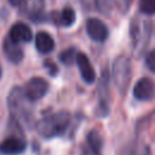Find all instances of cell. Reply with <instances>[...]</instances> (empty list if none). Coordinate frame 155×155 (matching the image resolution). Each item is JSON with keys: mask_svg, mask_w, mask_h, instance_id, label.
<instances>
[{"mask_svg": "<svg viewBox=\"0 0 155 155\" xmlns=\"http://www.w3.org/2000/svg\"><path fill=\"white\" fill-rule=\"evenodd\" d=\"M145 65L151 73H155V50H151L145 56Z\"/></svg>", "mask_w": 155, "mask_h": 155, "instance_id": "cell-20", "label": "cell"}, {"mask_svg": "<svg viewBox=\"0 0 155 155\" xmlns=\"http://www.w3.org/2000/svg\"><path fill=\"white\" fill-rule=\"evenodd\" d=\"M75 62L78 64V68H79L82 80L86 84H93L96 81V73H94V69H93L88 57L84 52H78Z\"/></svg>", "mask_w": 155, "mask_h": 155, "instance_id": "cell-10", "label": "cell"}, {"mask_svg": "<svg viewBox=\"0 0 155 155\" xmlns=\"http://www.w3.org/2000/svg\"><path fill=\"white\" fill-rule=\"evenodd\" d=\"M139 11L143 15H155V0H139Z\"/></svg>", "mask_w": 155, "mask_h": 155, "instance_id": "cell-19", "label": "cell"}, {"mask_svg": "<svg viewBox=\"0 0 155 155\" xmlns=\"http://www.w3.org/2000/svg\"><path fill=\"white\" fill-rule=\"evenodd\" d=\"M136 155H150L148 145H140L136 148Z\"/></svg>", "mask_w": 155, "mask_h": 155, "instance_id": "cell-23", "label": "cell"}, {"mask_svg": "<svg viewBox=\"0 0 155 155\" xmlns=\"http://www.w3.org/2000/svg\"><path fill=\"white\" fill-rule=\"evenodd\" d=\"M27 0H8L10 5L13 6V7H22L24 4H25Z\"/></svg>", "mask_w": 155, "mask_h": 155, "instance_id": "cell-24", "label": "cell"}, {"mask_svg": "<svg viewBox=\"0 0 155 155\" xmlns=\"http://www.w3.org/2000/svg\"><path fill=\"white\" fill-rule=\"evenodd\" d=\"M153 25L151 21L148 19L145 16L138 15L133 17L130 24V36L132 40V50L133 53L139 57L148 47L149 40L151 38Z\"/></svg>", "mask_w": 155, "mask_h": 155, "instance_id": "cell-2", "label": "cell"}, {"mask_svg": "<svg viewBox=\"0 0 155 155\" xmlns=\"http://www.w3.org/2000/svg\"><path fill=\"white\" fill-rule=\"evenodd\" d=\"M35 48L41 54L51 53L54 50V40L47 31H39L35 35Z\"/></svg>", "mask_w": 155, "mask_h": 155, "instance_id": "cell-14", "label": "cell"}, {"mask_svg": "<svg viewBox=\"0 0 155 155\" xmlns=\"http://www.w3.org/2000/svg\"><path fill=\"white\" fill-rule=\"evenodd\" d=\"M132 1H133V0H114V2H115V5H116L117 10H119L121 13H126V12L130 10V7H131V5H132Z\"/></svg>", "mask_w": 155, "mask_h": 155, "instance_id": "cell-21", "label": "cell"}, {"mask_svg": "<svg viewBox=\"0 0 155 155\" xmlns=\"http://www.w3.org/2000/svg\"><path fill=\"white\" fill-rule=\"evenodd\" d=\"M86 31L96 42H104L109 36V30L103 21L98 18H88L86 21Z\"/></svg>", "mask_w": 155, "mask_h": 155, "instance_id": "cell-8", "label": "cell"}, {"mask_svg": "<svg viewBox=\"0 0 155 155\" xmlns=\"http://www.w3.org/2000/svg\"><path fill=\"white\" fill-rule=\"evenodd\" d=\"M133 96L136 99L148 102L155 98V82L150 78L139 79L133 87Z\"/></svg>", "mask_w": 155, "mask_h": 155, "instance_id": "cell-7", "label": "cell"}, {"mask_svg": "<svg viewBox=\"0 0 155 155\" xmlns=\"http://www.w3.org/2000/svg\"><path fill=\"white\" fill-rule=\"evenodd\" d=\"M97 10L103 15H109L115 5L114 0H94Z\"/></svg>", "mask_w": 155, "mask_h": 155, "instance_id": "cell-18", "label": "cell"}, {"mask_svg": "<svg viewBox=\"0 0 155 155\" xmlns=\"http://www.w3.org/2000/svg\"><path fill=\"white\" fill-rule=\"evenodd\" d=\"M52 19H53V22L57 25H61V27H70V25L74 24V22L76 19V15H75V11H74L73 7L65 6L59 13H53Z\"/></svg>", "mask_w": 155, "mask_h": 155, "instance_id": "cell-15", "label": "cell"}, {"mask_svg": "<svg viewBox=\"0 0 155 155\" xmlns=\"http://www.w3.org/2000/svg\"><path fill=\"white\" fill-rule=\"evenodd\" d=\"M76 50L74 47H68L64 51H62L58 56V59L64 65H71L76 59Z\"/></svg>", "mask_w": 155, "mask_h": 155, "instance_id": "cell-17", "label": "cell"}, {"mask_svg": "<svg viewBox=\"0 0 155 155\" xmlns=\"http://www.w3.org/2000/svg\"><path fill=\"white\" fill-rule=\"evenodd\" d=\"M7 107L11 116L18 124L29 126L33 120V101H30L24 90L19 86L11 88L7 96Z\"/></svg>", "mask_w": 155, "mask_h": 155, "instance_id": "cell-1", "label": "cell"}, {"mask_svg": "<svg viewBox=\"0 0 155 155\" xmlns=\"http://www.w3.org/2000/svg\"><path fill=\"white\" fill-rule=\"evenodd\" d=\"M113 80L115 84V87L117 92L124 96L127 92L131 75H132V68H131V61L127 56L120 54L114 59L113 68H111Z\"/></svg>", "mask_w": 155, "mask_h": 155, "instance_id": "cell-4", "label": "cell"}, {"mask_svg": "<svg viewBox=\"0 0 155 155\" xmlns=\"http://www.w3.org/2000/svg\"><path fill=\"white\" fill-rule=\"evenodd\" d=\"M2 52H4L5 57L13 64L21 63L24 57V52H23L21 44L13 41L10 36L5 38L2 41Z\"/></svg>", "mask_w": 155, "mask_h": 155, "instance_id": "cell-9", "label": "cell"}, {"mask_svg": "<svg viewBox=\"0 0 155 155\" xmlns=\"http://www.w3.org/2000/svg\"><path fill=\"white\" fill-rule=\"evenodd\" d=\"M97 108L96 114L98 116H107L109 114L110 94H109V75L108 71L103 70L99 78V84L97 88Z\"/></svg>", "mask_w": 155, "mask_h": 155, "instance_id": "cell-5", "label": "cell"}, {"mask_svg": "<svg viewBox=\"0 0 155 155\" xmlns=\"http://www.w3.org/2000/svg\"><path fill=\"white\" fill-rule=\"evenodd\" d=\"M25 15L34 22L44 21V10H45V0H27L22 6Z\"/></svg>", "mask_w": 155, "mask_h": 155, "instance_id": "cell-13", "label": "cell"}, {"mask_svg": "<svg viewBox=\"0 0 155 155\" xmlns=\"http://www.w3.org/2000/svg\"><path fill=\"white\" fill-rule=\"evenodd\" d=\"M86 143L90 151L93 155H101V151L103 148V138L98 131L91 130L86 136Z\"/></svg>", "mask_w": 155, "mask_h": 155, "instance_id": "cell-16", "label": "cell"}, {"mask_svg": "<svg viewBox=\"0 0 155 155\" xmlns=\"http://www.w3.org/2000/svg\"><path fill=\"white\" fill-rule=\"evenodd\" d=\"M44 65H45V68L48 70V73H50L51 76H56V75H57V73H58V67H57L53 62H51V61H45V62H44Z\"/></svg>", "mask_w": 155, "mask_h": 155, "instance_id": "cell-22", "label": "cell"}, {"mask_svg": "<svg viewBox=\"0 0 155 155\" xmlns=\"http://www.w3.org/2000/svg\"><path fill=\"white\" fill-rule=\"evenodd\" d=\"M1 76H2V68H1V64H0V79H1Z\"/></svg>", "mask_w": 155, "mask_h": 155, "instance_id": "cell-25", "label": "cell"}, {"mask_svg": "<svg viewBox=\"0 0 155 155\" xmlns=\"http://www.w3.org/2000/svg\"><path fill=\"white\" fill-rule=\"evenodd\" d=\"M24 93L27 94V97L35 102L41 99L48 91V82L40 76H34L31 79H29V81L25 84L24 86Z\"/></svg>", "mask_w": 155, "mask_h": 155, "instance_id": "cell-6", "label": "cell"}, {"mask_svg": "<svg viewBox=\"0 0 155 155\" xmlns=\"http://www.w3.org/2000/svg\"><path fill=\"white\" fill-rule=\"evenodd\" d=\"M27 148V142L23 138L19 137H8L5 138L0 143V151L6 155H15V154H21Z\"/></svg>", "mask_w": 155, "mask_h": 155, "instance_id": "cell-11", "label": "cell"}, {"mask_svg": "<svg viewBox=\"0 0 155 155\" xmlns=\"http://www.w3.org/2000/svg\"><path fill=\"white\" fill-rule=\"evenodd\" d=\"M71 115L68 111H58L40 119L36 124L38 133L44 138H53L62 136L69 127Z\"/></svg>", "mask_w": 155, "mask_h": 155, "instance_id": "cell-3", "label": "cell"}, {"mask_svg": "<svg viewBox=\"0 0 155 155\" xmlns=\"http://www.w3.org/2000/svg\"><path fill=\"white\" fill-rule=\"evenodd\" d=\"M8 36L13 41L18 44H23V42H29L33 39V31L28 24L23 22H17L11 27L8 31Z\"/></svg>", "mask_w": 155, "mask_h": 155, "instance_id": "cell-12", "label": "cell"}]
</instances>
